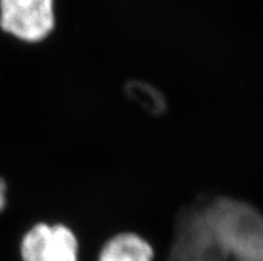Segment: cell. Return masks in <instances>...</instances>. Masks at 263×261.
Listing matches in <instances>:
<instances>
[{"label": "cell", "mask_w": 263, "mask_h": 261, "mask_svg": "<svg viewBox=\"0 0 263 261\" xmlns=\"http://www.w3.org/2000/svg\"><path fill=\"white\" fill-rule=\"evenodd\" d=\"M200 204L229 261H263V215L255 207L229 196Z\"/></svg>", "instance_id": "1"}, {"label": "cell", "mask_w": 263, "mask_h": 261, "mask_svg": "<svg viewBox=\"0 0 263 261\" xmlns=\"http://www.w3.org/2000/svg\"><path fill=\"white\" fill-rule=\"evenodd\" d=\"M155 249L147 238L135 232H119L100 248L97 261H154Z\"/></svg>", "instance_id": "5"}, {"label": "cell", "mask_w": 263, "mask_h": 261, "mask_svg": "<svg viewBox=\"0 0 263 261\" xmlns=\"http://www.w3.org/2000/svg\"><path fill=\"white\" fill-rule=\"evenodd\" d=\"M0 28L26 43H40L55 28L53 0H0Z\"/></svg>", "instance_id": "3"}, {"label": "cell", "mask_w": 263, "mask_h": 261, "mask_svg": "<svg viewBox=\"0 0 263 261\" xmlns=\"http://www.w3.org/2000/svg\"><path fill=\"white\" fill-rule=\"evenodd\" d=\"M167 261H229L207 224L200 203L186 205L178 213Z\"/></svg>", "instance_id": "2"}, {"label": "cell", "mask_w": 263, "mask_h": 261, "mask_svg": "<svg viewBox=\"0 0 263 261\" xmlns=\"http://www.w3.org/2000/svg\"><path fill=\"white\" fill-rule=\"evenodd\" d=\"M7 207V184L3 178H0V212Z\"/></svg>", "instance_id": "7"}, {"label": "cell", "mask_w": 263, "mask_h": 261, "mask_svg": "<svg viewBox=\"0 0 263 261\" xmlns=\"http://www.w3.org/2000/svg\"><path fill=\"white\" fill-rule=\"evenodd\" d=\"M124 91L130 99L137 102L140 107L151 115H162L167 109L166 97L162 91L150 83L142 80H130L124 87Z\"/></svg>", "instance_id": "6"}, {"label": "cell", "mask_w": 263, "mask_h": 261, "mask_svg": "<svg viewBox=\"0 0 263 261\" xmlns=\"http://www.w3.org/2000/svg\"><path fill=\"white\" fill-rule=\"evenodd\" d=\"M19 253L22 261H79V238L62 223H36L20 238Z\"/></svg>", "instance_id": "4"}]
</instances>
